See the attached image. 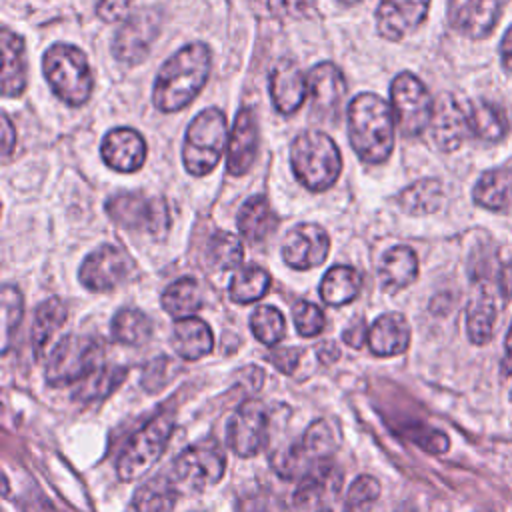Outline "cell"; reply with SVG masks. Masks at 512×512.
<instances>
[{
	"label": "cell",
	"instance_id": "cell-1",
	"mask_svg": "<svg viewBox=\"0 0 512 512\" xmlns=\"http://www.w3.org/2000/svg\"><path fill=\"white\" fill-rule=\"evenodd\" d=\"M210 50L202 42H192L172 54L160 68L152 100L160 112H178L188 106L208 80Z\"/></svg>",
	"mask_w": 512,
	"mask_h": 512
},
{
	"label": "cell",
	"instance_id": "cell-2",
	"mask_svg": "<svg viewBox=\"0 0 512 512\" xmlns=\"http://www.w3.org/2000/svg\"><path fill=\"white\" fill-rule=\"evenodd\" d=\"M348 136L360 160L380 164L394 148V112L372 92H362L348 106Z\"/></svg>",
	"mask_w": 512,
	"mask_h": 512
},
{
	"label": "cell",
	"instance_id": "cell-3",
	"mask_svg": "<svg viewBox=\"0 0 512 512\" xmlns=\"http://www.w3.org/2000/svg\"><path fill=\"white\" fill-rule=\"evenodd\" d=\"M290 166L300 184L312 192H322L340 176L342 158L326 132L304 130L290 146Z\"/></svg>",
	"mask_w": 512,
	"mask_h": 512
},
{
	"label": "cell",
	"instance_id": "cell-4",
	"mask_svg": "<svg viewBox=\"0 0 512 512\" xmlns=\"http://www.w3.org/2000/svg\"><path fill=\"white\" fill-rule=\"evenodd\" d=\"M42 70L54 96L70 106L84 104L92 94V72L86 54L74 44H52L42 58Z\"/></svg>",
	"mask_w": 512,
	"mask_h": 512
},
{
	"label": "cell",
	"instance_id": "cell-5",
	"mask_svg": "<svg viewBox=\"0 0 512 512\" xmlns=\"http://www.w3.org/2000/svg\"><path fill=\"white\" fill-rule=\"evenodd\" d=\"M336 438L324 420L312 422L304 436L272 458V466L282 478H310L332 468Z\"/></svg>",
	"mask_w": 512,
	"mask_h": 512
},
{
	"label": "cell",
	"instance_id": "cell-6",
	"mask_svg": "<svg viewBox=\"0 0 512 512\" xmlns=\"http://www.w3.org/2000/svg\"><path fill=\"white\" fill-rule=\"evenodd\" d=\"M228 140L226 114L218 108H206L194 116L186 130L182 160L192 176H204L214 170L222 158Z\"/></svg>",
	"mask_w": 512,
	"mask_h": 512
},
{
	"label": "cell",
	"instance_id": "cell-7",
	"mask_svg": "<svg viewBox=\"0 0 512 512\" xmlns=\"http://www.w3.org/2000/svg\"><path fill=\"white\" fill-rule=\"evenodd\" d=\"M104 356L102 342L86 334H68L50 350L46 362V380L52 386H66L86 380L100 370Z\"/></svg>",
	"mask_w": 512,
	"mask_h": 512
},
{
	"label": "cell",
	"instance_id": "cell-8",
	"mask_svg": "<svg viewBox=\"0 0 512 512\" xmlns=\"http://www.w3.org/2000/svg\"><path fill=\"white\" fill-rule=\"evenodd\" d=\"M172 430H174V416L166 412V414H158L146 426H142L136 434H132L116 464L120 480L130 482L146 474L164 452Z\"/></svg>",
	"mask_w": 512,
	"mask_h": 512
},
{
	"label": "cell",
	"instance_id": "cell-9",
	"mask_svg": "<svg viewBox=\"0 0 512 512\" xmlns=\"http://www.w3.org/2000/svg\"><path fill=\"white\" fill-rule=\"evenodd\" d=\"M224 468V450L214 440H200L178 454L168 474L178 490L184 488L188 492H202L222 480Z\"/></svg>",
	"mask_w": 512,
	"mask_h": 512
},
{
	"label": "cell",
	"instance_id": "cell-10",
	"mask_svg": "<svg viewBox=\"0 0 512 512\" xmlns=\"http://www.w3.org/2000/svg\"><path fill=\"white\" fill-rule=\"evenodd\" d=\"M394 120L404 136L422 134L432 120L434 100L428 88L412 72H400L390 86Z\"/></svg>",
	"mask_w": 512,
	"mask_h": 512
},
{
	"label": "cell",
	"instance_id": "cell-11",
	"mask_svg": "<svg viewBox=\"0 0 512 512\" xmlns=\"http://www.w3.org/2000/svg\"><path fill=\"white\" fill-rule=\"evenodd\" d=\"M108 216L122 228L138 232H164L168 210L164 200L148 198L140 192H122L106 202Z\"/></svg>",
	"mask_w": 512,
	"mask_h": 512
},
{
	"label": "cell",
	"instance_id": "cell-12",
	"mask_svg": "<svg viewBox=\"0 0 512 512\" xmlns=\"http://www.w3.org/2000/svg\"><path fill=\"white\" fill-rule=\"evenodd\" d=\"M132 266L134 262L126 250L114 244H102L84 258L78 278L90 292H108L128 278Z\"/></svg>",
	"mask_w": 512,
	"mask_h": 512
},
{
	"label": "cell",
	"instance_id": "cell-13",
	"mask_svg": "<svg viewBox=\"0 0 512 512\" xmlns=\"http://www.w3.org/2000/svg\"><path fill=\"white\" fill-rule=\"evenodd\" d=\"M268 428H270V418L268 410L260 400H246L242 402L232 418L228 420L226 428V438L230 448L242 456L250 458L256 452L262 450L268 438Z\"/></svg>",
	"mask_w": 512,
	"mask_h": 512
},
{
	"label": "cell",
	"instance_id": "cell-14",
	"mask_svg": "<svg viewBox=\"0 0 512 512\" xmlns=\"http://www.w3.org/2000/svg\"><path fill=\"white\" fill-rule=\"evenodd\" d=\"M158 30L160 18L154 10H140L126 16L112 42L114 58L132 66L140 64L148 56L150 46L158 36Z\"/></svg>",
	"mask_w": 512,
	"mask_h": 512
},
{
	"label": "cell",
	"instance_id": "cell-15",
	"mask_svg": "<svg viewBox=\"0 0 512 512\" xmlns=\"http://www.w3.org/2000/svg\"><path fill=\"white\" fill-rule=\"evenodd\" d=\"M330 250V238L318 224L294 226L282 242V260L296 268L308 270L322 264Z\"/></svg>",
	"mask_w": 512,
	"mask_h": 512
},
{
	"label": "cell",
	"instance_id": "cell-16",
	"mask_svg": "<svg viewBox=\"0 0 512 512\" xmlns=\"http://www.w3.org/2000/svg\"><path fill=\"white\" fill-rule=\"evenodd\" d=\"M430 138L442 152H452L472 134L468 110L452 94H442L434 102V112L430 120Z\"/></svg>",
	"mask_w": 512,
	"mask_h": 512
},
{
	"label": "cell",
	"instance_id": "cell-17",
	"mask_svg": "<svg viewBox=\"0 0 512 512\" xmlns=\"http://www.w3.org/2000/svg\"><path fill=\"white\" fill-rule=\"evenodd\" d=\"M500 18V0H448V22L468 38L488 36Z\"/></svg>",
	"mask_w": 512,
	"mask_h": 512
},
{
	"label": "cell",
	"instance_id": "cell-18",
	"mask_svg": "<svg viewBox=\"0 0 512 512\" xmlns=\"http://www.w3.org/2000/svg\"><path fill=\"white\" fill-rule=\"evenodd\" d=\"M430 0H380L376 8V26L386 40H400L416 30L428 14Z\"/></svg>",
	"mask_w": 512,
	"mask_h": 512
},
{
	"label": "cell",
	"instance_id": "cell-19",
	"mask_svg": "<svg viewBox=\"0 0 512 512\" xmlns=\"http://www.w3.org/2000/svg\"><path fill=\"white\" fill-rule=\"evenodd\" d=\"M306 84L314 112L338 118V110L346 94V80L342 70L332 62L316 64L308 70Z\"/></svg>",
	"mask_w": 512,
	"mask_h": 512
},
{
	"label": "cell",
	"instance_id": "cell-20",
	"mask_svg": "<svg viewBox=\"0 0 512 512\" xmlns=\"http://www.w3.org/2000/svg\"><path fill=\"white\" fill-rule=\"evenodd\" d=\"M100 156L116 172H136L144 164L146 142L132 128H114L102 138Z\"/></svg>",
	"mask_w": 512,
	"mask_h": 512
},
{
	"label": "cell",
	"instance_id": "cell-21",
	"mask_svg": "<svg viewBox=\"0 0 512 512\" xmlns=\"http://www.w3.org/2000/svg\"><path fill=\"white\" fill-rule=\"evenodd\" d=\"M256 148H258L256 116L250 108H242L236 114L234 128L228 138V152H226L228 174L232 176L246 174L256 158Z\"/></svg>",
	"mask_w": 512,
	"mask_h": 512
},
{
	"label": "cell",
	"instance_id": "cell-22",
	"mask_svg": "<svg viewBox=\"0 0 512 512\" xmlns=\"http://www.w3.org/2000/svg\"><path fill=\"white\" fill-rule=\"evenodd\" d=\"M308 94L304 74L292 60H280L270 72V96L280 114L296 112Z\"/></svg>",
	"mask_w": 512,
	"mask_h": 512
},
{
	"label": "cell",
	"instance_id": "cell-23",
	"mask_svg": "<svg viewBox=\"0 0 512 512\" xmlns=\"http://www.w3.org/2000/svg\"><path fill=\"white\" fill-rule=\"evenodd\" d=\"M368 348L376 356H396L410 344V324L400 312L380 314L368 328Z\"/></svg>",
	"mask_w": 512,
	"mask_h": 512
},
{
	"label": "cell",
	"instance_id": "cell-24",
	"mask_svg": "<svg viewBox=\"0 0 512 512\" xmlns=\"http://www.w3.org/2000/svg\"><path fill=\"white\" fill-rule=\"evenodd\" d=\"M2 46V94L6 98L20 96L26 88V50L24 40L12 30L0 32Z\"/></svg>",
	"mask_w": 512,
	"mask_h": 512
},
{
	"label": "cell",
	"instance_id": "cell-25",
	"mask_svg": "<svg viewBox=\"0 0 512 512\" xmlns=\"http://www.w3.org/2000/svg\"><path fill=\"white\" fill-rule=\"evenodd\" d=\"M474 202L494 212H512V168H492L484 172L474 190Z\"/></svg>",
	"mask_w": 512,
	"mask_h": 512
},
{
	"label": "cell",
	"instance_id": "cell-26",
	"mask_svg": "<svg viewBox=\"0 0 512 512\" xmlns=\"http://www.w3.org/2000/svg\"><path fill=\"white\" fill-rule=\"evenodd\" d=\"M212 332L200 318H180L172 330V346L184 360H200L212 352Z\"/></svg>",
	"mask_w": 512,
	"mask_h": 512
},
{
	"label": "cell",
	"instance_id": "cell-27",
	"mask_svg": "<svg viewBox=\"0 0 512 512\" xmlns=\"http://www.w3.org/2000/svg\"><path fill=\"white\" fill-rule=\"evenodd\" d=\"M496 300L486 286H478L468 302L466 310V332L472 344H486L494 334L496 322Z\"/></svg>",
	"mask_w": 512,
	"mask_h": 512
},
{
	"label": "cell",
	"instance_id": "cell-28",
	"mask_svg": "<svg viewBox=\"0 0 512 512\" xmlns=\"http://www.w3.org/2000/svg\"><path fill=\"white\" fill-rule=\"evenodd\" d=\"M178 492L180 490L168 472L156 474L136 488L132 506L136 512H174Z\"/></svg>",
	"mask_w": 512,
	"mask_h": 512
},
{
	"label": "cell",
	"instance_id": "cell-29",
	"mask_svg": "<svg viewBox=\"0 0 512 512\" xmlns=\"http://www.w3.org/2000/svg\"><path fill=\"white\" fill-rule=\"evenodd\" d=\"M382 286L390 292L406 288L418 276V258L412 248L408 246H394L390 248L380 262L378 268Z\"/></svg>",
	"mask_w": 512,
	"mask_h": 512
},
{
	"label": "cell",
	"instance_id": "cell-30",
	"mask_svg": "<svg viewBox=\"0 0 512 512\" xmlns=\"http://www.w3.org/2000/svg\"><path fill=\"white\" fill-rule=\"evenodd\" d=\"M276 224L278 218L266 196H250L238 212L240 234L250 242H262L270 232H274Z\"/></svg>",
	"mask_w": 512,
	"mask_h": 512
},
{
	"label": "cell",
	"instance_id": "cell-31",
	"mask_svg": "<svg viewBox=\"0 0 512 512\" xmlns=\"http://www.w3.org/2000/svg\"><path fill=\"white\" fill-rule=\"evenodd\" d=\"M360 274L352 266H332L320 282V296L330 306H344L360 292Z\"/></svg>",
	"mask_w": 512,
	"mask_h": 512
},
{
	"label": "cell",
	"instance_id": "cell-32",
	"mask_svg": "<svg viewBox=\"0 0 512 512\" xmlns=\"http://www.w3.org/2000/svg\"><path fill=\"white\" fill-rule=\"evenodd\" d=\"M468 120L472 134L484 142H498L508 132V120L504 110L488 100H476L468 108Z\"/></svg>",
	"mask_w": 512,
	"mask_h": 512
},
{
	"label": "cell",
	"instance_id": "cell-33",
	"mask_svg": "<svg viewBox=\"0 0 512 512\" xmlns=\"http://www.w3.org/2000/svg\"><path fill=\"white\" fill-rule=\"evenodd\" d=\"M112 338L126 346H142L152 336V320L138 308H120L110 322Z\"/></svg>",
	"mask_w": 512,
	"mask_h": 512
},
{
	"label": "cell",
	"instance_id": "cell-34",
	"mask_svg": "<svg viewBox=\"0 0 512 512\" xmlns=\"http://www.w3.org/2000/svg\"><path fill=\"white\" fill-rule=\"evenodd\" d=\"M442 196V184L436 178H422L400 192L398 204L404 212L422 216L436 212L442 204Z\"/></svg>",
	"mask_w": 512,
	"mask_h": 512
},
{
	"label": "cell",
	"instance_id": "cell-35",
	"mask_svg": "<svg viewBox=\"0 0 512 512\" xmlns=\"http://www.w3.org/2000/svg\"><path fill=\"white\" fill-rule=\"evenodd\" d=\"M202 306V290L194 278H180L162 292V308L172 318H188Z\"/></svg>",
	"mask_w": 512,
	"mask_h": 512
},
{
	"label": "cell",
	"instance_id": "cell-36",
	"mask_svg": "<svg viewBox=\"0 0 512 512\" xmlns=\"http://www.w3.org/2000/svg\"><path fill=\"white\" fill-rule=\"evenodd\" d=\"M270 288V274L256 266V264H244L236 268L232 280H230V298L238 304H250L262 298Z\"/></svg>",
	"mask_w": 512,
	"mask_h": 512
},
{
	"label": "cell",
	"instance_id": "cell-37",
	"mask_svg": "<svg viewBox=\"0 0 512 512\" xmlns=\"http://www.w3.org/2000/svg\"><path fill=\"white\" fill-rule=\"evenodd\" d=\"M66 320V306L58 298H48L40 302L34 310V320H32V332L30 340L32 346L40 352L46 342L52 340V336L60 330V326Z\"/></svg>",
	"mask_w": 512,
	"mask_h": 512
},
{
	"label": "cell",
	"instance_id": "cell-38",
	"mask_svg": "<svg viewBox=\"0 0 512 512\" xmlns=\"http://www.w3.org/2000/svg\"><path fill=\"white\" fill-rule=\"evenodd\" d=\"M208 266L216 272H228L240 266L244 258V248L242 242L236 234L232 232H216L208 240Z\"/></svg>",
	"mask_w": 512,
	"mask_h": 512
},
{
	"label": "cell",
	"instance_id": "cell-39",
	"mask_svg": "<svg viewBox=\"0 0 512 512\" xmlns=\"http://www.w3.org/2000/svg\"><path fill=\"white\" fill-rule=\"evenodd\" d=\"M250 328L254 336L266 346H276L286 334L284 316L274 306H258L250 316Z\"/></svg>",
	"mask_w": 512,
	"mask_h": 512
},
{
	"label": "cell",
	"instance_id": "cell-40",
	"mask_svg": "<svg viewBox=\"0 0 512 512\" xmlns=\"http://www.w3.org/2000/svg\"><path fill=\"white\" fill-rule=\"evenodd\" d=\"M2 350H8L10 344V336L18 330L20 322H22V314H24V304H22V294L16 286L6 284L2 288Z\"/></svg>",
	"mask_w": 512,
	"mask_h": 512
},
{
	"label": "cell",
	"instance_id": "cell-41",
	"mask_svg": "<svg viewBox=\"0 0 512 512\" xmlns=\"http://www.w3.org/2000/svg\"><path fill=\"white\" fill-rule=\"evenodd\" d=\"M378 496H380V482L374 476L362 474L348 488L346 510L348 512H366Z\"/></svg>",
	"mask_w": 512,
	"mask_h": 512
},
{
	"label": "cell",
	"instance_id": "cell-42",
	"mask_svg": "<svg viewBox=\"0 0 512 512\" xmlns=\"http://www.w3.org/2000/svg\"><path fill=\"white\" fill-rule=\"evenodd\" d=\"M292 320H294L296 330L306 338H312V336L320 334L324 330V324H326L324 312L316 304L306 302V300H300V302L294 304Z\"/></svg>",
	"mask_w": 512,
	"mask_h": 512
},
{
	"label": "cell",
	"instance_id": "cell-43",
	"mask_svg": "<svg viewBox=\"0 0 512 512\" xmlns=\"http://www.w3.org/2000/svg\"><path fill=\"white\" fill-rule=\"evenodd\" d=\"M408 436L412 438V442H416L420 448H424L426 452H432V454H442L448 450V436L442 434L440 430H434V428H426V426H420V428H412L408 432Z\"/></svg>",
	"mask_w": 512,
	"mask_h": 512
},
{
	"label": "cell",
	"instance_id": "cell-44",
	"mask_svg": "<svg viewBox=\"0 0 512 512\" xmlns=\"http://www.w3.org/2000/svg\"><path fill=\"white\" fill-rule=\"evenodd\" d=\"M300 348H278L270 354V362L284 374H292L300 362Z\"/></svg>",
	"mask_w": 512,
	"mask_h": 512
},
{
	"label": "cell",
	"instance_id": "cell-45",
	"mask_svg": "<svg viewBox=\"0 0 512 512\" xmlns=\"http://www.w3.org/2000/svg\"><path fill=\"white\" fill-rule=\"evenodd\" d=\"M130 4L132 0H100L96 6V12L104 22H114L126 16Z\"/></svg>",
	"mask_w": 512,
	"mask_h": 512
},
{
	"label": "cell",
	"instance_id": "cell-46",
	"mask_svg": "<svg viewBox=\"0 0 512 512\" xmlns=\"http://www.w3.org/2000/svg\"><path fill=\"white\" fill-rule=\"evenodd\" d=\"M268 6L278 16H304L312 2L310 0H268Z\"/></svg>",
	"mask_w": 512,
	"mask_h": 512
},
{
	"label": "cell",
	"instance_id": "cell-47",
	"mask_svg": "<svg viewBox=\"0 0 512 512\" xmlns=\"http://www.w3.org/2000/svg\"><path fill=\"white\" fill-rule=\"evenodd\" d=\"M342 340L354 348H360L364 342H368V326L364 324V320L358 318L348 328H344Z\"/></svg>",
	"mask_w": 512,
	"mask_h": 512
},
{
	"label": "cell",
	"instance_id": "cell-48",
	"mask_svg": "<svg viewBox=\"0 0 512 512\" xmlns=\"http://www.w3.org/2000/svg\"><path fill=\"white\" fill-rule=\"evenodd\" d=\"M14 144H16L14 126H12V122H10V116H8L6 112H2V154H4V158L10 156Z\"/></svg>",
	"mask_w": 512,
	"mask_h": 512
},
{
	"label": "cell",
	"instance_id": "cell-49",
	"mask_svg": "<svg viewBox=\"0 0 512 512\" xmlns=\"http://www.w3.org/2000/svg\"><path fill=\"white\" fill-rule=\"evenodd\" d=\"M500 60H502V66L512 74V24L508 26L500 42Z\"/></svg>",
	"mask_w": 512,
	"mask_h": 512
},
{
	"label": "cell",
	"instance_id": "cell-50",
	"mask_svg": "<svg viewBox=\"0 0 512 512\" xmlns=\"http://www.w3.org/2000/svg\"><path fill=\"white\" fill-rule=\"evenodd\" d=\"M500 288H502V292H504L508 298H512V262H510V264H506V266L502 268Z\"/></svg>",
	"mask_w": 512,
	"mask_h": 512
},
{
	"label": "cell",
	"instance_id": "cell-51",
	"mask_svg": "<svg viewBox=\"0 0 512 512\" xmlns=\"http://www.w3.org/2000/svg\"><path fill=\"white\" fill-rule=\"evenodd\" d=\"M504 348H506V356H504V370L512 374V324H510V330H508V334H506Z\"/></svg>",
	"mask_w": 512,
	"mask_h": 512
},
{
	"label": "cell",
	"instance_id": "cell-52",
	"mask_svg": "<svg viewBox=\"0 0 512 512\" xmlns=\"http://www.w3.org/2000/svg\"><path fill=\"white\" fill-rule=\"evenodd\" d=\"M340 4H344V6H352V4H358L360 0H338Z\"/></svg>",
	"mask_w": 512,
	"mask_h": 512
},
{
	"label": "cell",
	"instance_id": "cell-53",
	"mask_svg": "<svg viewBox=\"0 0 512 512\" xmlns=\"http://www.w3.org/2000/svg\"><path fill=\"white\" fill-rule=\"evenodd\" d=\"M320 512H332V510H328V508H324V510H320Z\"/></svg>",
	"mask_w": 512,
	"mask_h": 512
}]
</instances>
